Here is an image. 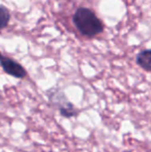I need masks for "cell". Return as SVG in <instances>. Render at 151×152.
I'll return each mask as SVG.
<instances>
[{"mask_svg":"<svg viewBox=\"0 0 151 152\" xmlns=\"http://www.w3.org/2000/svg\"><path fill=\"white\" fill-rule=\"evenodd\" d=\"M74 24L82 35L94 37L104 31V23L94 12L87 7H79L73 17Z\"/></svg>","mask_w":151,"mask_h":152,"instance_id":"cell-1","label":"cell"},{"mask_svg":"<svg viewBox=\"0 0 151 152\" xmlns=\"http://www.w3.org/2000/svg\"><path fill=\"white\" fill-rule=\"evenodd\" d=\"M10 20L9 10L3 5H0V30L4 29L8 25Z\"/></svg>","mask_w":151,"mask_h":152,"instance_id":"cell-5","label":"cell"},{"mask_svg":"<svg viewBox=\"0 0 151 152\" xmlns=\"http://www.w3.org/2000/svg\"><path fill=\"white\" fill-rule=\"evenodd\" d=\"M136 62L146 72H151V49L143 50L137 55Z\"/></svg>","mask_w":151,"mask_h":152,"instance_id":"cell-4","label":"cell"},{"mask_svg":"<svg viewBox=\"0 0 151 152\" xmlns=\"http://www.w3.org/2000/svg\"><path fill=\"white\" fill-rule=\"evenodd\" d=\"M49 97L52 100V102H55L56 106L58 107L59 113H60L61 116L65 117V118H71V117H75L78 115V110L74 107V104L71 102H69L64 97L63 94L61 96V99H59V98L57 99V97L51 95V94H49Z\"/></svg>","mask_w":151,"mask_h":152,"instance_id":"cell-3","label":"cell"},{"mask_svg":"<svg viewBox=\"0 0 151 152\" xmlns=\"http://www.w3.org/2000/svg\"><path fill=\"white\" fill-rule=\"evenodd\" d=\"M0 65L6 74L17 79H23L27 75L26 69L19 62L7 56H4L1 53H0Z\"/></svg>","mask_w":151,"mask_h":152,"instance_id":"cell-2","label":"cell"}]
</instances>
